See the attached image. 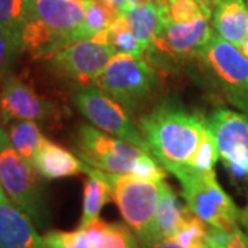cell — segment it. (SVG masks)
Segmentation results:
<instances>
[{
	"mask_svg": "<svg viewBox=\"0 0 248 248\" xmlns=\"http://www.w3.org/2000/svg\"><path fill=\"white\" fill-rule=\"evenodd\" d=\"M109 7L115 10L117 14H122L124 10H127L130 7L127 0H104Z\"/></svg>",
	"mask_w": 248,
	"mask_h": 248,
	"instance_id": "f546056e",
	"label": "cell"
},
{
	"mask_svg": "<svg viewBox=\"0 0 248 248\" xmlns=\"http://www.w3.org/2000/svg\"><path fill=\"white\" fill-rule=\"evenodd\" d=\"M73 104L94 127L151 153L148 142L140 127L131 120L128 110L95 84L76 90Z\"/></svg>",
	"mask_w": 248,
	"mask_h": 248,
	"instance_id": "30bf717a",
	"label": "cell"
},
{
	"mask_svg": "<svg viewBox=\"0 0 248 248\" xmlns=\"http://www.w3.org/2000/svg\"><path fill=\"white\" fill-rule=\"evenodd\" d=\"M214 32L240 48L248 40L247 0H217L213 7Z\"/></svg>",
	"mask_w": 248,
	"mask_h": 248,
	"instance_id": "9a60e30c",
	"label": "cell"
},
{
	"mask_svg": "<svg viewBox=\"0 0 248 248\" xmlns=\"http://www.w3.org/2000/svg\"><path fill=\"white\" fill-rule=\"evenodd\" d=\"M210 18H199L186 24L166 22L160 35L152 42L146 53L159 61L179 62L196 58L214 36Z\"/></svg>",
	"mask_w": 248,
	"mask_h": 248,
	"instance_id": "7c38bea8",
	"label": "cell"
},
{
	"mask_svg": "<svg viewBox=\"0 0 248 248\" xmlns=\"http://www.w3.org/2000/svg\"><path fill=\"white\" fill-rule=\"evenodd\" d=\"M43 239L47 248H90L87 232L81 226L75 231H48Z\"/></svg>",
	"mask_w": 248,
	"mask_h": 248,
	"instance_id": "484cf974",
	"label": "cell"
},
{
	"mask_svg": "<svg viewBox=\"0 0 248 248\" xmlns=\"http://www.w3.org/2000/svg\"><path fill=\"white\" fill-rule=\"evenodd\" d=\"M186 207L211 229L232 231L240 226V210L219 185L215 170H190L175 175Z\"/></svg>",
	"mask_w": 248,
	"mask_h": 248,
	"instance_id": "8992f818",
	"label": "cell"
},
{
	"mask_svg": "<svg viewBox=\"0 0 248 248\" xmlns=\"http://www.w3.org/2000/svg\"><path fill=\"white\" fill-rule=\"evenodd\" d=\"M29 18L21 35L22 51L47 60L78 42L86 0H28Z\"/></svg>",
	"mask_w": 248,
	"mask_h": 248,
	"instance_id": "7a4b0ae2",
	"label": "cell"
},
{
	"mask_svg": "<svg viewBox=\"0 0 248 248\" xmlns=\"http://www.w3.org/2000/svg\"><path fill=\"white\" fill-rule=\"evenodd\" d=\"M143 248H208L207 246V239L204 241H196V243H185L181 241L177 237H161L151 241L148 246Z\"/></svg>",
	"mask_w": 248,
	"mask_h": 248,
	"instance_id": "f1b7e54d",
	"label": "cell"
},
{
	"mask_svg": "<svg viewBox=\"0 0 248 248\" xmlns=\"http://www.w3.org/2000/svg\"><path fill=\"white\" fill-rule=\"evenodd\" d=\"M166 9L167 7H159L152 3H138L122 13L135 37L146 50L164 28Z\"/></svg>",
	"mask_w": 248,
	"mask_h": 248,
	"instance_id": "e0dca14e",
	"label": "cell"
},
{
	"mask_svg": "<svg viewBox=\"0 0 248 248\" xmlns=\"http://www.w3.org/2000/svg\"><path fill=\"white\" fill-rule=\"evenodd\" d=\"M99 172L110 186L112 199L124 222L133 229L143 248L152 239L153 223L166 182L145 179L128 172L117 174L101 170Z\"/></svg>",
	"mask_w": 248,
	"mask_h": 248,
	"instance_id": "277c9868",
	"label": "cell"
},
{
	"mask_svg": "<svg viewBox=\"0 0 248 248\" xmlns=\"http://www.w3.org/2000/svg\"><path fill=\"white\" fill-rule=\"evenodd\" d=\"M107 35L108 42L117 53L133 54L137 57H143V54L146 53L145 46L135 37L123 14H119L112 21L107 29Z\"/></svg>",
	"mask_w": 248,
	"mask_h": 248,
	"instance_id": "603a6c76",
	"label": "cell"
},
{
	"mask_svg": "<svg viewBox=\"0 0 248 248\" xmlns=\"http://www.w3.org/2000/svg\"><path fill=\"white\" fill-rule=\"evenodd\" d=\"M95 86L115 98L130 113H135L153 99L159 78L143 57L116 53L95 80Z\"/></svg>",
	"mask_w": 248,
	"mask_h": 248,
	"instance_id": "5b68a950",
	"label": "cell"
},
{
	"mask_svg": "<svg viewBox=\"0 0 248 248\" xmlns=\"http://www.w3.org/2000/svg\"><path fill=\"white\" fill-rule=\"evenodd\" d=\"M21 51L22 48L16 42V39L3 28H0V86L10 75V69Z\"/></svg>",
	"mask_w": 248,
	"mask_h": 248,
	"instance_id": "83f0119b",
	"label": "cell"
},
{
	"mask_svg": "<svg viewBox=\"0 0 248 248\" xmlns=\"http://www.w3.org/2000/svg\"><path fill=\"white\" fill-rule=\"evenodd\" d=\"M32 164L45 179L75 177L84 172V161L79 156L47 138L35 153Z\"/></svg>",
	"mask_w": 248,
	"mask_h": 248,
	"instance_id": "2e32d148",
	"label": "cell"
},
{
	"mask_svg": "<svg viewBox=\"0 0 248 248\" xmlns=\"http://www.w3.org/2000/svg\"><path fill=\"white\" fill-rule=\"evenodd\" d=\"M190 214H192V211L186 207V204L185 205L181 204L175 192L171 189V186L169 184H164L163 195L160 199L157 214H156L155 223H153L151 241L161 239V237L174 236L184 226V223L189 218Z\"/></svg>",
	"mask_w": 248,
	"mask_h": 248,
	"instance_id": "d6986e66",
	"label": "cell"
},
{
	"mask_svg": "<svg viewBox=\"0 0 248 248\" xmlns=\"http://www.w3.org/2000/svg\"><path fill=\"white\" fill-rule=\"evenodd\" d=\"M29 18L28 0H0V28L21 46V35ZM22 48V47H21Z\"/></svg>",
	"mask_w": 248,
	"mask_h": 248,
	"instance_id": "cb8c5ba5",
	"label": "cell"
},
{
	"mask_svg": "<svg viewBox=\"0 0 248 248\" xmlns=\"http://www.w3.org/2000/svg\"><path fill=\"white\" fill-rule=\"evenodd\" d=\"M84 174L89 177L84 181L83 187V214L80 226L99 218V213L104 205L112 200V190L107 181L102 178L99 170L93 169L84 163Z\"/></svg>",
	"mask_w": 248,
	"mask_h": 248,
	"instance_id": "ffe728a7",
	"label": "cell"
},
{
	"mask_svg": "<svg viewBox=\"0 0 248 248\" xmlns=\"http://www.w3.org/2000/svg\"><path fill=\"white\" fill-rule=\"evenodd\" d=\"M219 159L233 177L248 181V115L218 108L208 116Z\"/></svg>",
	"mask_w": 248,
	"mask_h": 248,
	"instance_id": "8fae6325",
	"label": "cell"
},
{
	"mask_svg": "<svg viewBox=\"0 0 248 248\" xmlns=\"http://www.w3.org/2000/svg\"><path fill=\"white\" fill-rule=\"evenodd\" d=\"M239 50L248 58V40H247V42H246V43H244V45L241 46V47H240Z\"/></svg>",
	"mask_w": 248,
	"mask_h": 248,
	"instance_id": "d6a6232c",
	"label": "cell"
},
{
	"mask_svg": "<svg viewBox=\"0 0 248 248\" xmlns=\"http://www.w3.org/2000/svg\"><path fill=\"white\" fill-rule=\"evenodd\" d=\"M6 125L4 117H3V110H1V104H0V128H3Z\"/></svg>",
	"mask_w": 248,
	"mask_h": 248,
	"instance_id": "836d02e7",
	"label": "cell"
},
{
	"mask_svg": "<svg viewBox=\"0 0 248 248\" xmlns=\"http://www.w3.org/2000/svg\"><path fill=\"white\" fill-rule=\"evenodd\" d=\"M84 228L90 240V248H141V241L127 225L122 222L94 219Z\"/></svg>",
	"mask_w": 248,
	"mask_h": 248,
	"instance_id": "ac0fdd59",
	"label": "cell"
},
{
	"mask_svg": "<svg viewBox=\"0 0 248 248\" xmlns=\"http://www.w3.org/2000/svg\"><path fill=\"white\" fill-rule=\"evenodd\" d=\"M141 3H152L159 7H167L170 4V0H141Z\"/></svg>",
	"mask_w": 248,
	"mask_h": 248,
	"instance_id": "1f68e13d",
	"label": "cell"
},
{
	"mask_svg": "<svg viewBox=\"0 0 248 248\" xmlns=\"http://www.w3.org/2000/svg\"><path fill=\"white\" fill-rule=\"evenodd\" d=\"M151 155L174 177L190 170H211L219 152L208 117L166 101L138 122Z\"/></svg>",
	"mask_w": 248,
	"mask_h": 248,
	"instance_id": "6da1fadb",
	"label": "cell"
},
{
	"mask_svg": "<svg viewBox=\"0 0 248 248\" xmlns=\"http://www.w3.org/2000/svg\"><path fill=\"white\" fill-rule=\"evenodd\" d=\"M127 1H128V4H130V6H135V4L141 3V0H127Z\"/></svg>",
	"mask_w": 248,
	"mask_h": 248,
	"instance_id": "d590c367",
	"label": "cell"
},
{
	"mask_svg": "<svg viewBox=\"0 0 248 248\" xmlns=\"http://www.w3.org/2000/svg\"><path fill=\"white\" fill-rule=\"evenodd\" d=\"M247 6H248V0H247Z\"/></svg>",
	"mask_w": 248,
	"mask_h": 248,
	"instance_id": "8d00e7d4",
	"label": "cell"
},
{
	"mask_svg": "<svg viewBox=\"0 0 248 248\" xmlns=\"http://www.w3.org/2000/svg\"><path fill=\"white\" fill-rule=\"evenodd\" d=\"M240 226L248 237V200L247 204L244 205V208H241V213H240Z\"/></svg>",
	"mask_w": 248,
	"mask_h": 248,
	"instance_id": "4dcf8cb0",
	"label": "cell"
},
{
	"mask_svg": "<svg viewBox=\"0 0 248 248\" xmlns=\"http://www.w3.org/2000/svg\"><path fill=\"white\" fill-rule=\"evenodd\" d=\"M119 14L104 0H86L84 18L78 29V42L104 32Z\"/></svg>",
	"mask_w": 248,
	"mask_h": 248,
	"instance_id": "44dd1931",
	"label": "cell"
},
{
	"mask_svg": "<svg viewBox=\"0 0 248 248\" xmlns=\"http://www.w3.org/2000/svg\"><path fill=\"white\" fill-rule=\"evenodd\" d=\"M116 53L108 42L105 29L91 39L79 40L55 53L46 60V65L55 76L83 87L95 84L98 76Z\"/></svg>",
	"mask_w": 248,
	"mask_h": 248,
	"instance_id": "ba28073f",
	"label": "cell"
},
{
	"mask_svg": "<svg viewBox=\"0 0 248 248\" xmlns=\"http://www.w3.org/2000/svg\"><path fill=\"white\" fill-rule=\"evenodd\" d=\"M40 177L35 166L13 146L4 127L0 128V185L10 202L27 214L36 228H45L50 218Z\"/></svg>",
	"mask_w": 248,
	"mask_h": 248,
	"instance_id": "3957f363",
	"label": "cell"
},
{
	"mask_svg": "<svg viewBox=\"0 0 248 248\" xmlns=\"http://www.w3.org/2000/svg\"><path fill=\"white\" fill-rule=\"evenodd\" d=\"M223 97L248 115V58L236 46L214 33L196 57Z\"/></svg>",
	"mask_w": 248,
	"mask_h": 248,
	"instance_id": "52a82bcc",
	"label": "cell"
},
{
	"mask_svg": "<svg viewBox=\"0 0 248 248\" xmlns=\"http://www.w3.org/2000/svg\"><path fill=\"white\" fill-rule=\"evenodd\" d=\"M0 248H47L33 221L6 195L0 196Z\"/></svg>",
	"mask_w": 248,
	"mask_h": 248,
	"instance_id": "5bb4252c",
	"label": "cell"
},
{
	"mask_svg": "<svg viewBox=\"0 0 248 248\" xmlns=\"http://www.w3.org/2000/svg\"><path fill=\"white\" fill-rule=\"evenodd\" d=\"M203 1L207 4V6H208V7H211V9L214 7V4L217 3V0H203Z\"/></svg>",
	"mask_w": 248,
	"mask_h": 248,
	"instance_id": "e575fe53",
	"label": "cell"
},
{
	"mask_svg": "<svg viewBox=\"0 0 248 248\" xmlns=\"http://www.w3.org/2000/svg\"><path fill=\"white\" fill-rule=\"evenodd\" d=\"M0 104L6 124L19 120L46 122L60 115V108L53 101L42 97L27 83L11 75L0 86Z\"/></svg>",
	"mask_w": 248,
	"mask_h": 248,
	"instance_id": "4fadbf2b",
	"label": "cell"
},
{
	"mask_svg": "<svg viewBox=\"0 0 248 248\" xmlns=\"http://www.w3.org/2000/svg\"><path fill=\"white\" fill-rule=\"evenodd\" d=\"M75 149L90 167L117 174H134L138 161L146 152L91 124L79 125L75 135Z\"/></svg>",
	"mask_w": 248,
	"mask_h": 248,
	"instance_id": "9c48e42d",
	"label": "cell"
},
{
	"mask_svg": "<svg viewBox=\"0 0 248 248\" xmlns=\"http://www.w3.org/2000/svg\"><path fill=\"white\" fill-rule=\"evenodd\" d=\"M213 9L203 0H170L166 9V22L186 24L199 18H211Z\"/></svg>",
	"mask_w": 248,
	"mask_h": 248,
	"instance_id": "d4e9b609",
	"label": "cell"
},
{
	"mask_svg": "<svg viewBox=\"0 0 248 248\" xmlns=\"http://www.w3.org/2000/svg\"><path fill=\"white\" fill-rule=\"evenodd\" d=\"M207 246L208 248H248V237L241 226L232 231H217L210 228Z\"/></svg>",
	"mask_w": 248,
	"mask_h": 248,
	"instance_id": "4316f807",
	"label": "cell"
},
{
	"mask_svg": "<svg viewBox=\"0 0 248 248\" xmlns=\"http://www.w3.org/2000/svg\"><path fill=\"white\" fill-rule=\"evenodd\" d=\"M7 134H9L10 142L17 149L18 153L22 157L29 160L31 163L37 149L42 146V143L46 140L36 122H31V120L13 122L10 124Z\"/></svg>",
	"mask_w": 248,
	"mask_h": 248,
	"instance_id": "7402d4cb",
	"label": "cell"
}]
</instances>
